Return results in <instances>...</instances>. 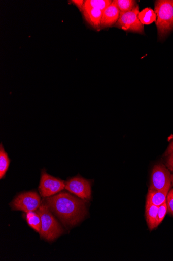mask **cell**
Listing matches in <instances>:
<instances>
[{"instance_id": "6da1fadb", "label": "cell", "mask_w": 173, "mask_h": 261, "mask_svg": "<svg viewBox=\"0 0 173 261\" xmlns=\"http://www.w3.org/2000/svg\"><path fill=\"white\" fill-rule=\"evenodd\" d=\"M44 201L66 226L76 225L87 215L85 202L67 193L46 197Z\"/></svg>"}, {"instance_id": "7a4b0ae2", "label": "cell", "mask_w": 173, "mask_h": 261, "mask_svg": "<svg viewBox=\"0 0 173 261\" xmlns=\"http://www.w3.org/2000/svg\"><path fill=\"white\" fill-rule=\"evenodd\" d=\"M154 11L157 15L158 38L163 40L173 30V0H158Z\"/></svg>"}, {"instance_id": "3957f363", "label": "cell", "mask_w": 173, "mask_h": 261, "mask_svg": "<svg viewBox=\"0 0 173 261\" xmlns=\"http://www.w3.org/2000/svg\"><path fill=\"white\" fill-rule=\"evenodd\" d=\"M37 213L41 218L42 226L40 233L42 238L53 241L62 234L63 229L45 203L41 204Z\"/></svg>"}, {"instance_id": "277c9868", "label": "cell", "mask_w": 173, "mask_h": 261, "mask_svg": "<svg viewBox=\"0 0 173 261\" xmlns=\"http://www.w3.org/2000/svg\"><path fill=\"white\" fill-rule=\"evenodd\" d=\"M139 13V6L131 11L120 13L114 27L125 31L144 34V25L138 17Z\"/></svg>"}, {"instance_id": "5b68a950", "label": "cell", "mask_w": 173, "mask_h": 261, "mask_svg": "<svg viewBox=\"0 0 173 261\" xmlns=\"http://www.w3.org/2000/svg\"><path fill=\"white\" fill-rule=\"evenodd\" d=\"M171 175L163 164L154 166L151 175L150 188L157 191H169L171 185Z\"/></svg>"}, {"instance_id": "8992f818", "label": "cell", "mask_w": 173, "mask_h": 261, "mask_svg": "<svg viewBox=\"0 0 173 261\" xmlns=\"http://www.w3.org/2000/svg\"><path fill=\"white\" fill-rule=\"evenodd\" d=\"M41 204L40 197L37 193L30 192L19 195L11 203L14 210H20L26 213L37 211Z\"/></svg>"}, {"instance_id": "52a82bcc", "label": "cell", "mask_w": 173, "mask_h": 261, "mask_svg": "<svg viewBox=\"0 0 173 261\" xmlns=\"http://www.w3.org/2000/svg\"><path fill=\"white\" fill-rule=\"evenodd\" d=\"M65 187V182L62 180L48 175L45 171L42 172L39 192L44 198L51 197L60 192Z\"/></svg>"}, {"instance_id": "ba28073f", "label": "cell", "mask_w": 173, "mask_h": 261, "mask_svg": "<svg viewBox=\"0 0 173 261\" xmlns=\"http://www.w3.org/2000/svg\"><path fill=\"white\" fill-rule=\"evenodd\" d=\"M65 188L82 199L89 200L91 199V182L80 176L72 178L66 181Z\"/></svg>"}, {"instance_id": "9c48e42d", "label": "cell", "mask_w": 173, "mask_h": 261, "mask_svg": "<svg viewBox=\"0 0 173 261\" xmlns=\"http://www.w3.org/2000/svg\"><path fill=\"white\" fill-rule=\"evenodd\" d=\"M82 12L84 18L90 26L97 31H100L101 30L102 11L84 6Z\"/></svg>"}, {"instance_id": "30bf717a", "label": "cell", "mask_w": 173, "mask_h": 261, "mask_svg": "<svg viewBox=\"0 0 173 261\" xmlns=\"http://www.w3.org/2000/svg\"><path fill=\"white\" fill-rule=\"evenodd\" d=\"M120 12L116 5L112 3L103 12L101 21V29L114 26L117 22Z\"/></svg>"}, {"instance_id": "8fae6325", "label": "cell", "mask_w": 173, "mask_h": 261, "mask_svg": "<svg viewBox=\"0 0 173 261\" xmlns=\"http://www.w3.org/2000/svg\"><path fill=\"white\" fill-rule=\"evenodd\" d=\"M169 191H157L154 189H148L146 203L160 206L166 202L167 196Z\"/></svg>"}, {"instance_id": "7c38bea8", "label": "cell", "mask_w": 173, "mask_h": 261, "mask_svg": "<svg viewBox=\"0 0 173 261\" xmlns=\"http://www.w3.org/2000/svg\"><path fill=\"white\" fill-rule=\"evenodd\" d=\"M159 206L146 203L145 217L147 224L150 231L157 228Z\"/></svg>"}, {"instance_id": "4fadbf2b", "label": "cell", "mask_w": 173, "mask_h": 261, "mask_svg": "<svg viewBox=\"0 0 173 261\" xmlns=\"http://www.w3.org/2000/svg\"><path fill=\"white\" fill-rule=\"evenodd\" d=\"M139 19L143 25H150L157 20V15L154 10L146 8L139 14Z\"/></svg>"}, {"instance_id": "5bb4252c", "label": "cell", "mask_w": 173, "mask_h": 261, "mask_svg": "<svg viewBox=\"0 0 173 261\" xmlns=\"http://www.w3.org/2000/svg\"><path fill=\"white\" fill-rule=\"evenodd\" d=\"M26 219L28 225L36 231L40 232L42 221L40 216L38 213L31 211L26 213Z\"/></svg>"}, {"instance_id": "9a60e30c", "label": "cell", "mask_w": 173, "mask_h": 261, "mask_svg": "<svg viewBox=\"0 0 173 261\" xmlns=\"http://www.w3.org/2000/svg\"><path fill=\"white\" fill-rule=\"evenodd\" d=\"M11 160L8 156V153L6 152L3 145L1 144L0 146V178L5 177L8 171Z\"/></svg>"}, {"instance_id": "2e32d148", "label": "cell", "mask_w": 173, "mask_h": 261, "mask_svg": "<svg viewBox=\"0 0 173 261\" xmlns=\"http://www.w3.org/2000/svg\"><path fill=\"white\" fill-rule=\"evenodd\" d=\"M120 13H124L133 10L138 6L137 2L134 0H114Z\"/></svg>"}, {"instance_id": "e0dca14e", "label": "cell", "mask_w": 173, "mask_h": 261, "mask_svg": "<svg viewBox=\"0 0 173 261\" xmlns=\"http://www.w3.org/2000/svg\"><path fill=\"white\" fill-rule=\"evenodd\" d=\"M111 0H86L84 6L99 9L103 12L112 3Z\"/></svg>"}, {"instance_id": "ac0fdd59", "label": "cell", "mask_w": 173, "mask_h": 261, "mask_svg": "<svg viewBox=\"0 0 173 261\" xmlns=\"http://www.w3.org/2000/svg\"><path fill=\"white\" fill-rule=\"evenodd\" d=\"M167 212L166 202L159 206L157 226L158 227L163 221Z\"/></svg>"}, {"instance_id": "d6986e66", "label": "cell", "mask_w": 173, "mask_h": 261, "mask_svg": "<svg viewBox=\"0 0 173 261\" xmlns=\"http://www.w3.org/2000/svg\"><path fill=\"white\" fill-rule=\"evenodd\" d=\"M167 211L173 216V189L169 191L166 198Z\"/></svg>"}, {"instance_id": "ffe728a7", "label": "cell", "mask_w": 173, "mask_h": 261, "mask_svg": "<svg viewBox=\"0 0 173 261\" xmlns=\"http://www.w3.org/2000/svg\"><path fill=\"white\" fill-rule=\"evenodd\" d=\"M166 167L168 170L173 172V153L167 156Z\"/></svg>"}, {"instance_id": "44dd1931", "label": "cell", "mask_w": 173, "mask_h": 261, "mask_svg": "<svg viewBox=\"0 0 173 261\" xmlns=\"http://www.w3.org/2000/svg\"><path fill=\"white\" fill-rule=\"evenodd\" d=\"M71 2L77 6L81 11H82L85 1H83V0H73Z\"/></svg>"}, {"instance_id": "7402d4cb", "label": "cell", "mask_w": 173, "mask_h": 261, "mask_svg": "<svg viewBox=\"0 0 173 261\" xmlns=\"http://www.w3.org/2000/svg\"><path fill=\"white\" fill-rule=\"evenodd\" d=\"M172 153H173V141L171 142L170 145L168 146V147L165 152V155L167 156L168 155H169V154H170Z\"/></svg>"}, {"instance_id": "603a6c76", "label": "cell", "mask_w": 173, "mask_h": 261, "mask_svg": "<svg viewBox=\"0 0 173 261\" xmlns=\"http://www.w3.org/2000/svg\"><path fill=\"white\" fill-rule=\"evenodd\" d=\"M171 184L173 185V174L171 175Z\"/></svg>"}]
</instances>
